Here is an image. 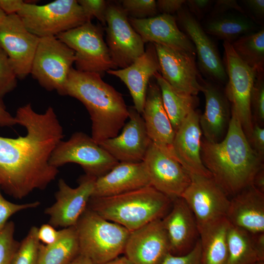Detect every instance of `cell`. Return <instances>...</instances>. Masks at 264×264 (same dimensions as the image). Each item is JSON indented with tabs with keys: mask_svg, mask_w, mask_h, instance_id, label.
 Masks as SVG:
<instances>
[{
	"mask_svg": "<svg viewBox=\"0 0 264 264\" xmlns=\"http://www.w3.org/2000/svg\"><path fill=\"white\" fill-rule=\"evenodd\" d=\"M225 136L220 141L201 142L202 163L215 181L230 198L252 185L263 160L251 147L237 115L231 111Z\"/></svg>",
	"mask_w": 264,
	"mask_h": 264,
	"instance_id": "obj_1",
	"label": "cell"
},
{
	"mask_svg": "<svg viewBox=\"0 0 264 264\" xmlns=\"http://www.w3.org/2000/svg\"><path fill=\"white\" fill-rule=\"evenodd\" d=\"M80 101L91 121L92 138L98 144L117 136L128 119V108L122 94L96 73L72 68L65 95Z\"/></svg>",
	"mask_w": 264,
	"mask_h": 264,
	"instance_id": "obj_2",
	"label": "cell"
},
{
	"mask_svg": "<svg viewBox=\"0 0 264 264\" xmlns=\"http://www.w3.org/2000/svg\"><path fill=\"white\" fill-rule=\"evenodd\" d=\"M173 200L151 186L124 194L91 198L88 207L104 219L132 232L170 211Z\"/></svg>",
	"mask_w": 264,
	"mask_h": 264,
	"instance_id": "obj_3",
	"label": "cell"
},
{
	"mask_svg": "<svg viewBox=\"0 0 264 264\" xmlns=\"http://www.w3.org/2000/svg\"><path fill=\"white\" fill-rule=\"evenodd\" d=\"M75 226L80 254L88 258L94 264H106L124 253L131 233L88 207Z\"/></svg>",
	"mask_w": 264,
	"mask_h": 264,
	"instance_id": "obj_4",
	"label": "cell"
},
{
	"mask_svg": "<svg viewBox=\"0 0 264 264\" xmlns=\"http://www.w3.org/2000/svg\"><path fill=\"white\" fill-rule=\"evenodd\" d=\"M17 14L26 28L39 38L56 37L88 21L77 0H56L44 5L24 1Z\"/></svg>",
	"mask_w": 264,
	"mask_h": 264,
	"instance_id": "obj_5",
	"label": "cell"
},
{
	"mask_svg": "<svg viewBox=\"0 0 264 264\" xmlns=\"http://www.w3.org/2000/svg\"><path fill=\"white\" fill-rule=\"evenodd\" d=\"M56 37L74 51L76 70L96 73L102 77L105 71L117 69L104 41L101 25L87 21Z\"/></svg>",
	"mask_w": 264,
	"mask_h": 264,
	"instance_id": "obj_6",
	"label": "cell"
},
{
	"mask_svg": "<svg viewBox=\"0 0 264 264\" xmlns=\"http://www.w3.org/2000/svg\"><path fill=\"white\" fill-rule=\"evenodd\" d=\"M75 60L74 51L56 37L40 38L30 74L47 90H55L64 96Z\"/></svg>",
	"mask_w": 264,
	"mask_h": 264,
	"instance_id": "obj_7",
	"label": "cell"
},
{
	"mask_svg": "<svg viewBox=\"0 0 264 264\" xmlns=\"http://www.w3.org/2000/svg\"><path fill=\"white\" fill-rule=\"evenodd\" d=\"M223 46L227 76L224 92L231 103V111L239 118L248 140L253 126L251 94L257 71L239 58L230 43L224 41Z\"/></svg>",
	"mask_w": 264,
	"mask_h": 264,
	"instance_id": "obj_8",
	"label": "cell"
},
{
	"mask_svg": "<svg viewBox=\"0 0 264 264\" xmlns=\"http://www.w3.org/2000/svg\"><path fill=\"white\" fill-rule=\"evenodd\" d=\"M119 162L91 136L81 132L60 141L49 159L50 165L57 168L67 163L78 164L86 174L96 177L106 174Z\"/></svg>",
	"mask_w": 264,
	"mask_h": 264,
	"instance_id": "obj_9",
	"label": "cell"
},
{
	"mask_svg": "<svg viewBox=\"0 0 264 264\" xmlns=\"http://www.w3.org/2000/svg\"><path fill=\"white\" fill-rule=\"evenodd\" d=\"M106 42L115 66L124 68L145 52V43L128 21L122 6L109 3L106 11Z\"/></svg>",
	"mask_w": 264,
	"mask_h": 264,
	"instance_id": "obj_10",
	"label": "cell"
},
{
	"mask_svg": "<svg viewBox=\"0 0 264 264\" xmlns=\"http://www.w3.org/2000/svg\"><path fill=\"white\" fill-rule=\"evenodd\" d=\"M191 182L181 195L192 211L198 230L226 218L230 198L212 177L190 176Z\"/></svg>",
	"mask_w": 264,
	"mask_h": 264,
	"instance_id": "obj_11",
	"label": "cell"
},
{
	"mask_svg": "<svg viewBox=\"0 0 264 264\" xmlns=\"http://www.w3.org/2000/svg\"><path fill=\"white\" fill-rule=\"evenodd\" d=\"M96 177L86 174L79 180L76 188L69 186L64 179L58 181L55 201L44 210L49 224L55 228L75 226L88 207L92 197Z\"/></svg>",
	"mask_w": 264,
	"mask_h": 264,
	"instance_id": "obj_12",
	"label": "cell"
},
{
	"mask_svg": "<svg viewBox=\"0 0 264 264\" xmlns=\"http://www.w3.org/2000/svg\"><path fill=\"white\" fill-rule=\"evenodd\" d=\"M40 38L30 32L17 14L6 15L0 26V48L7 55L18 79L29 74Z\"/></svg>",
	"mask_w": 264,
	"mask_h": 264,
	"instance_id": "obj_13",
	"label": "cell"
},
{
	"mask_svg": "<svg viewBox=\"0 0 264 264\" xmlns=\"http://www.w3.org/2000/svg\"><path fill=\"white\" fill-rule=\"evenodd\" d=\"M143 162L151 186L173 200L181 197L191 182L190 176L177 160L152 142Z\"/></svg>",
	"mask_w": 264,
	"mask_h": 264,
	"instance_id": "obj_14",
	"label": "cell"
},
{
	"mask_svg": "<svg viewBox=\"0 0 264 264\" xmlns=\"http://www.w3.org/2000/svg\"><path fill=\"white\" fill-rule=\"evenodd\" d=\"M159 72L176 89L197 96L202 91L201 76L196 63V55L163 45L154 44Z\"/></svg>",
	"mask_w": 264,
	"mask_h": 264,
	"instance_id": "obj_15",
	"label": "cell"
},
{
	"mask_svg": "<svg viewBox=\"0 0 264 264\" xmlns=\"http://www.w3.org/2000/svg\"><path fill=\"white\" fill-rule=\"evenodd\" d=\"M176 20L195 46L201 72L207 80L226 84L227 76L218 49L198 21L183 7L177 12Z\"/></svg>",
	"mask_w": 264,
	"mask_h": 264,
	"instance_id": "obj_16",
	"label": "cell"
},
{
	"mask_svg": "<svg viewBox=\"0 0 264 264\" xmlns=\"http://www.w3.org/2000/svg\"><path fill=\"white\" fill-rule=\"evenodd\" d=\"M129 121L120 134L99 145L119 162H142L151 142L142 116L134 108H128Z\"/></svg>",
	"mask_w": 264,
	"mask_h": 264,
	"instance_id": "obj_17",
	"label": "cell"
},
{
	"mask_svg": "<svg viewBox=\"0 0 264 264\" xmlns=\"http://www.w3.org/2000/svg\"><path fill=\"white\" fill-rule=\"evenodd\" d=\"M169 253V242L161 219L131 232L124 252L133 264H160Z\"/></svg>",
	"mask_w": 264,
	"mask_h": 264,
	"instance_id": "obj_18",
	"label": "cell"
},
{
	"mask_svg": "<svg viewBox=\"0 0 264 264\" xmlns=\"http://www.w3.org/2000/svg\"><path fill=\"white\" fill-rule=\"evenodd\" d=\"M169 244L170 253L180 256L188 253L199 240L196 218L185 200H173L168 213L161 219Z\"/></svg>",
	"mask_w": 264,
	"mask_h": 264,
	"instance_id": "obj_19",
	"label": "cell"
},
{
	"mask_svg": "<svg viewBox=\"0 0 264 264\" xmlns=\"http://www.w3.org/2000/svg\"><path fill=\"white\" fill-rule=\"evenodd\" d=\"M198 112L192 111L175 132L173 143L174 157L189 176L212 177L201 157L202 132Z\"/></svg>",
	"mask_w": 264,
	"mask_h": 264,
	"instance_id": "obj_20",
	"label": "cell"
},
{
	"mask_svg": "<svg viewBox=\"0 0 264 264\" xmlns=\"http://www.w3.org/2000/svg\"><path fill=\"white\" fill-rule=\"evenodd\" d=\"M128 21L144 43L159 44L196 56L193 44L180 30L172 15L162 14L144 19L128 17Z\"/></svg>",
	"mask_w": 264,
	"mask_h": 264,
	"instance_id": "obj_21",
	"label": "cell"
},
{
	"mask_svg": "<svg viewBox=\"0 0 264 264\" xmlns=\"http://www.w3.org/2000/svg\"><path fill=\"white\" fill-rule=\"evenodd\" d=\"M159 65L154 45L148 43L144 53L129 66L110 69L108 74L119 78L127 86L132 98L134 108L142 113L151 79L159 72Z\"/></svg>",
	"mask_w": 264,
	"mask_h": 264,
	"instance_id": "obj_22",
	"label": "cell"
},
{
	"mask_svg": "<svg viewBox=\"0 0 264 264\" xmlns=\"http://www.w3.org/2000/svg\"><path fill=\"white\" fill-rule=\"evenodd\" d=\"M202 91L205 96L203 113L199 116V125L204 139L212 143L220 141L226 135L231 118V107L219 84L202 79Z\"/></svg>",
	"mask_w": 264,
	"mask_h": 264,
	"instance_id": "obj_23",
	"label": "cell"
},
{
	"mask_svg": "<svg viewBox=\"0 0 264 264\" xmlns=\"http://www.w3.org/2000/svg\"><path fill=\"white\" fill-rule=\"evenodd\" d=\"M149 186L150 181L143 161L119 162L107 173L96 177L92 197H111Z\"/></svg>",
	"mask_w": 264,
	"mask_h": 264,
	"instance_id": "obj_24",
	"label": "cell"
},
{
	"mask_svg": "<svg viewBox=\"0 0 264 264\" xmlns=\"http://www.w3.org/2000/svg\"><path fill=\"white\" fill-rule=\"evenodd\" d=\"M141 114L151 142L174 156L173 143L175 132L164 107L161 91L157 83L150 82Z\"/></svg>",
	"mask_w": 264,
	"mask_h": 264,
	"instance_id": "obj_25",
	"label": "cell"
},
{
	"mask_svg": "<svg viewBox=\"0 0 264 264\" xmlns=\"http://www.w3.org/2000/svg\"><path fill=\"white\" fill-rule=\"evenodd\" d=\"M226 218L252 234L264 233V194L251 185L230 198Z\"/></svg>",
	"mask_w": 264,
	"mask_h": 264,
	"instance_id": "obj_26",
	"label": "cell"
},
{
	"mask_svg": "<svg viewBox=\"0 0 264 264\" xmlns=\"http://www.w3.org/2000/svg\"><path fill=\"white\" fill-rule=\"evenodd\" d=\"M230 224L224 218L199 230L200 264H226Z\"/></svg>",
	"mask_w": 264,
	"mask_h": 264,
	"instance_id": "obj_27",
	"label": "cell"
},
{
	"mask_svg": "<svg viewBox=\"0 0 264 264\" xmlns=\"http://www.w3.org/2000/svg\"><path fill=\"white\" fill-rule=\"evenodd\" d=\"M202 27L207 34L230 44L258 30L256 22L246 15L229 12L211 16Z\"/></svg>",
	"mask_w": 264,
	"mask_h": 264,
	"instance_id": "obj_28",
	"label": "cell"
},
{
	"mask_svg": "<svg viewBox=\"0 0 264 264\" xmlns=\"http://www.w3.org/2000/svg\"><path fill=\"white\" fill-rule=\"evenodd\" d=\"M158 84L165 110L176 132L182 121L198 104L197 96L179 91L174 88L159 72L154 76Z\"/></svg>",
	"mask_w": 264,
	"mask_h": 264,
	"instance_id": "obj_29",
	"label": "cell"
},
{
	"mask_svg": "<svg viewBox=\"0 0 264 264\" xmlns=\"http://www.w3.org/2000/svg\"><path fill=\"white\" fill-rule=\"evenodd\" d=\"M79 244L75 226L59 230L57 240L41 244L37 264H68L79 254Z\"/></svg>",
	"mask_w": 264,
	"mask_h": 264,
	"instance_id": "obj_30",
	"label": "cell"
},
{
	"mask_svg": "<svg viewBox=\"0 0 264 264\" xmlns=\"http://www.w3.org/2000/svg\"><path fill=\"white\" fill-rule=\"evenodd\" d=\"M226 264H254L262 260L258 254L252 234L230 224L228 232Z\"/></svg>",
	"mask_w": 264,
	"mask_h": 264,
	"instance_id": "obj_31",
	"label": "cell"
},
{
	"mask_svg": "<svg viewBox=\"0 0 264 264\" xmlns=\"http://www.w3.org/2000/svg\"><path fill=\"white\" fill-rule=\"evenodd\" d=\"M239 58L257 72L264 71V29L243 35L231 44Z\"/></svg>",
	"mask_w": 264,
	"mask_h": 264,
	"instance_id": "obj_32",
	"label": "cell"
},
{
	"mask_svg": "<svg viewBox=\"0 0 264 264\" xmlns=\"http://www.w3.org/2000/svg\"><path fill=\"white\" fill-rule=\"evenodd\" d=\"M38 228L32 226L12 258L11 264H37L40 242L38 237Z\"/></svg>",
	"mask_w": 264,
	"mask_h": 264,
	"instance_id": "obj_33",
	"label": "cell"
},
{
	"mask_svg": "<svg viewBox=\"0 0 264 264\" xmlns=\"http://www.w3.org/2000/svg\"><path fill=\"white\" fill-rule=\"evenodd\" d=\"M250 105L253 122L262 127L264 123V71L257 72Z\"/></svg>",
	"mask_w": 264,
	"mask_h": 264,
	"instance_id": "obj_34",
	"label": "cell"
},
{
	"mask_svg": "<svg viewBox=\"0 0 264 264\" xmlns=\"http://www.w3.org/2000/svg\"><path fill=\"white\" fill-rule=\"evenodd\" d=\"M15 224L8 221L0 231V264H11L20 242L14 237Z\"/></svg>",
	"mask_w": 264,
	"mask_h": 264,
	"instance_id": "obj_35",
	"label": "cell"
},
{
	"mask_svg": "<svg viewBox=\"0 0 264 264\" xmlns=\"http://www.w3.org/2000/svg\"><path fill=\"white\" fill-rule=\"evenodd\" d=\"M121 1V6L129 17L144 19L157 15L158 10L154 0H124Z\"/></svg>",
	"mask_w": 264,
	"mask_h": 264,
	"instance_id": "obj_36",
	"label": "cell"
},
{
	"mask_svg": "<svg viewBox=\"0 0 264 264\" xmlns=\"http://www.w3.org/2000/svg\"><path fill=\"white\" fill-rule=\"evenodd\" d=\"M18 77L5 53L0 48V98L13 90L17 85Z\"/></svg>",
	"mask_w": 264,
	"mask_h": 264,
	"instance_id": "obj_37",
	"label": "cell"
},
{
	"mask_svg": "<svg viewBox=\"0 0 264 264\" xmlns=\"http://www.w3.org/2000/svg\"><path fill=\"white\" fill-rule=\"evenodd\" d=\"M1 190L0 185V231L4 227L12 216L22 210L36 208L40 204V202L38 201L22 204L13 203L4 198Z\"/></svg>",
	"mask_w": 264,
	"mask_h": 264,
	"instance_id": "obj_38",
	"label": "cell"
},
{
	"mask_svg": "<svg viewBox=\"0 0 264 264\" xmlns=\"http://www.w3.org/2000/svg\"><path fill=\"white\" fill-rule=\"evenodd\" d=\"M88 20L96 18L103 25H106V11L108 2L104 0H78Z\"/></svg>",
	"mask_w": 264,
	"mask_h": 264,
	"instance_id": "obj_39",
	"label": "cell"
},
{
	"mask_svg": "<svg viewBox=\"0 0 264 264\" xmlns=\"http://www.w3.org/2000/svg\"><path fill=\"white\" fill-rule=\"evenodd\" d=\"M201 245L200 240L188 253L176 256L168 253L160 264H200Z\"/></svg>",
	"mask_w": 264,
	"mask_h": 264,
	"instance_id": "obj_40",
	"label": "cell"
},
{
	"mask_svg": "<svg viewBox=\"0 0 264 264\" xmlns=\"http://www.w3.org/2000/svg\"><path fill=\"white\" fill-rule=\"evenodd\" d=\"M251 147L259 156L264 159V129L257 124H253V129L248 140Z\"/></svg>",
	"mask_w": 264,
	"mask_h": 264,
	"instance_id": "obj_41",
	"label": "cell"
},
{
	"mask_svg": "<svg viewBox=\"0 0 264 264\" xmlns=\"http://www.w3.org/2000/svg\"><path fill=\"white\" fill-rule=\"evenodd\" d=\"M212 3L210 0H185V4L189 12L198 21L207 12Z\"/></svg>",
	"mask_w": 264,
	"mask_h": 264,
	"instance_id": "obj_42",
	"label": "cell"
},
{
	"mask_svg": "<svg viewBox=\"0 0 264 264\" xmlns=\"http://www.w3.org/2000/svg\"><path fill=\"white\" fill-rule=\"evenodd\" d=\"M233 10L242 14L246 15L243 8L236 0H218L215 1L210 15L211 16H213L228 12Z\"/></svg>",
	"mask_w": 264,
	"mask_h": 264,
	"instance_id": "obj_43",
	"label": "cell"
},
{
	"mask_svg": "<svg viewBox=\"0 0 264 264\" xmlns=\"http://www.w3.org/2000/svg\"><path fill=\"white\" fill-rule=\"evenodd\" d=\"M59 236V231L51 224H44L38 230V237L40 242L47 245L55 242Z\"/></svg>",
	"mask_w": 264,
	"mask_h": 264,
	"instance_id": "obj_44",
	"label": "cell"
},
{
	"mask_svg": "<svg viewBox=\"0 0 264 264\" xmlns=\"http://www.w3.org/2000/svg\"><path fill=\"white\" fill-rule=\"evenodd\" d=\"M156 2L157 10L162 14L171 15L177 12L185 4L184 0H158Z\"/></svg>",
	"mask_w": 264,
	"mask_h": 264,
	"instance_id": "obj_45",
	"label": "cell"
},
{
	"mask_svg": "<svg viewBox=\"0 0 264 264\" xmlns=\"http://www.w3.org/2000/svg\"><path fill=\"white\" fill-rule=\"evenodd\" d=\"M242 2L257 19L262 20L264 16V0H245Z\"/></svg>",
	"mask_w": 264,
	"mask_h": 264,
	"instance_id": "obj_46",
	"label": "cell"
},
{
	"mask_svg": "<svg viewBox=\"0 0 264 264\" xmlns=\"http://www.w3.org/2000/svg\"><path fill=\"white\" fill-rule=\"evenodd\" d=\"M24 2L22 0H0V8L7 15L17 14Z\"/></svg>",
	"mask_w": 264,
	"mask_h": 264,
	"instance_id": "obj_47",
	"label": "cell"
},
{
	"mask_svg": "<svg viewBox=\"0 0 264 264\" xmlns=\"http://www.w3.org/2000/svg\"><path fill=\"white\" fill-rule=\"evenodd\" d=\"M17 124L15 116H13L7 110L0 98V126L12 127Z\"/></svg>",
	"mask_w": 264,
	"mask_h": 264,
	"instance_id": "obj_48",
	"label": "cell"
},
{
	"mask_svg": "<svg viewBox=\"0 0 264 264\" xmlns=\"http://www.w3.org/2000/svg\"><path fill=\"white\" fill-rule=\"evenodd\" d=\"M251 234L256 249L260 258L264 260V233Z\"/></svg>",
	"mask_w": 264,
	"mask_h": 264,
	"instance_id": "obj_49",
	"label": "cell"
},
{
	"mask_svg": "<svg viewBox=\"0 0 264 264\" xmlns=\"http://www.w3.org/2000/svg\"><path fill=\"white\" fill-rule=\"evenodd\" d=\"M256 189L264 194V168H262L256 174L252 183Z\"/></svg>",
	"mask_w": 264,
	"mask_h": 264,
	"instance_id": "obj_50",
	"label": "cell"
},
{
	"mask_svg": "<svg viewBox=\"0 0 264 264\" xmlns=\"http://www.w3.org/2000/svg\"><path fill=\"white\" fill-rule=\"evenodd\" d=\"M68 264H94L87 257L82 254H79Z\"/></svg>",
	"mask_w": 264,
	"mask_h": 264,
	"instance_id": "obj_51",
	"label": "cell"
},
{
	"mask_svg": "<svg viewBox=\"0 0 264 264\" xmlns=\"http://www.w3.org/2000/svg\"><path fill=\"white\" fill-rule=\"evenodd\" d=\"M106 264H133L126 256L118 257Z\"/></svg>",
	"mask_w": 264,
	"mask_h": 264,
	"instance_id": "obj_52",
	"label": "cell"
},
{
	"mask_svg": "<svg viewBox=\"0 0 264 264\" xmlns=\"http://www.w3.org/2000/svg\"><path fill=\"white\" fill-rule=\"evenodd\" d=\"M6 14L0 8V26L5 19Z\"/></svg>",
	"mask_w": 264,
	"mask_h": 264,
	"instance_id": "obj_53",
	"label": "cell"
},
{
	"mask_svg": "<svg viewBox=\"0 0 264 264\" xmlns=\"http://www.w3.org/2000/svg\"><path fill=\"white\" fill-rule=\"evenodd\" d=\"M254 264H264V261H259Z\"/></svg>",
	"mask_w": 264,
	"mask_h": 264,
	"instance_id": "obj_54",
	"label": "cell"
}]
</instances>
